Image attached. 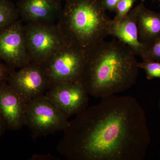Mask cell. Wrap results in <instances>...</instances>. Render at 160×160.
<instances>
[{
    "mask_svg": "<svg viewBox=\"0 0 160 160\" xmlns=\"http://www.w3.org/2000/svg\"><path fill=\"white\" fill-rule=\"evenodd\" d=\"M135 56L116 40L104 41L86 52L82 82L89 94L102 98L132 87L139 69Z\"/></svg>",
    "mask_w": 160,
    "mask_h": 160,
    "instance_id": "obj_2",
    "label": "cell"
},
{
    "mask_svg": "<svg viewBox=\"0 0 160 160\" xmlns=\"http://www.w3.org/2000/svg\"><path fill=\"white\" fill-rule=\"evenodd\" d=\"M23 22L19 18L0 31V61L14 69L30 62Z\"/></svg>",
    "mask_w": 160,
    "mask_h": 160,
    "instance_id": "obj_7",
    "label": "cell"
},
{
    "mask_svg": "<svg viewBox=\"0 0 160 160\" xmlns=\"http://www.w3.org/2000/svg\"><path fill=\"white\" fill-rule=\"evenodd\" d=\"M24 29L30 62L43 65L66 42L57 23H26Z\"/></svg>",
    "mask_w": 160,
    "mask_h": 160,
    "instance_id": "obj_6",
    "label": "cell"
},
{
    "mask_svg": "<svg viewBox=\"0 0 160 160\" xmlns=\"http://www.w3.org/2000/svg\"><path fill=\"white\" fill-rule=\"evenodd\" d=\"M63 132L58 151L69 160H143L151 141L145 111L129 96L102 98Z\"/></svg>",
    "mask_w": 160,
    "mask_h": 160,
    "instance_id": "obj_1",
    "label": "cell"
},
{
    "mask_svg": "<svg viewBox=\"0 0 160 160\" xmlns=\"http://www.w3.org/2000/svg\"><path fill=\"white\" fill-rule=\"evenodd\" d=\"M120 0H102V4L105 9L109 11H115L116 7Z\"/></svg>",
    "mask_w": 160,
    "mask_h": 160,
    "instance_id": "obj_19",
    "label": "cell"
},
{
    "mask_svg": "<svg viewBox=\"0 0 160 160\" xmlns=\"http://www.w3.org/2000/svg\"><path fill=\"white\" fill-rule=\"evenodd\" d=\"M19 19L16 5L10 0H0V31Z\"/></svg>",
    "mask_w": 160,
    "mask_h": 160,
    "instance_id": "obj_14",
    "label": "cell"
},
{
    "mask_svg": "<svg viewBox=\"0 0 160 160\" xmlns=\"http://www.w3.org/2000/svg\"><path fill=\"white\" fill-rule=\"evenodd\" d=\"M138 10L137 6L118 23L114 22L112 20L110 35L129 46L135 55L141 57L146 50L147 44L141 42L139 39Z\"/></svg>",
    "mask_w": 160,
    "mask_h": 160,
    "instance_id": "obj_12",
    "label": "cell"
},
{
    "mask_svg": "<svg viewBox=\"0 0 160 160\" xmlns=\"http://www.w3.org/2000/svg\"><path fill=\"white\" fill-rule=\"evenodd\" d=\"M147 44L146 50L142 55L143 61L160 62V35Z\"/></svg>",
    "mask_w": 160,
    "mask_h": 160,
    "instance_id": "obj_15",
    "label": "cell"
},
{
    "mask_svg": "<svg viewBox=\"0 0 160 160\" xmlns=\"http://www.w3.org/2000/svg\"><path fill=\"white\" fill-rule=\"evenodd\" d=\"M57 23L66 42L86 53L110 35L112 20L102 0H68Z\"/></svg>",
    "mask_w": 160,
    "mask_h": 160,
    "instance_id": "obj_3",
    "label": "cell"
},
{
    "mask_svg": "<svg viewBox=\"0 0 160 160\" xmlns=\"http://www.w3.org/2000/svg\"><path fill=\"white\" fill-rule=\"evenodd\" d=\"M54 156L50 154H36L32 156L29 160H58V159Z\"/></svg>",
    "mask_w": 160,
    "mask_h": 160,
    "instance_id": "obj_20",
    "label": "cell"
},
{
    "mask_svg": "<svg viewBox=\"0 0 160 160\" xmlns=\"http://www.w3.org/2000/svg\"></svg>",
    "mask_w": 160,
    "mask_h": 160,
    "instance_id": "obj_25",
    "label": "cell"
},
{
    "mask_svg": "<svg viewBox=\"0 0 160 160\" xmlns=\"http://www.w3.org/2000/svg\"><path fill=\"white\" fill-rule=\"evenodd\" d=\"M137 0H120L116 7V13L113 22L118 23L129 13Z\"/></svg>",
    "mask_w": 160,
    "mask_h": 160,
    "instance_id": "obj_17",
    "label": "cell"
},
{
    "mask_svg": "<svg viewBox=\"0 0 160 160\" xmlns=\"http://www.w3.org/2000/svg\"><path fill=\"white\" fill-rule=\"evenodd\" d=\"M86 56L85 51L66 41L42 65L49 88L66 82L82 83Z\"/></svg>",
    "mask_w": 160,
    "mask_h": 160,
    "instance_id": "obj_4",
    "label": "cell"
},
{
    "mask_svg": "<svg viewBox=\"0 0 160 160\" xmlns=\"http://www.w3.org/2000/svg\"><path fill=\"white\" fill-rule=\"evenodd\" d=\"M159 108V109L160 110V98L159 101V104H158Z\"/></svg>",
    "mask_w": 160,
    "mask_h": 160,
    "instance_id": "obj_22",
    "label": "cell"
},
{
    "mask_svg": "<svg viewBox=\"0 0 160 160\" xmlns=\"http://www.w3.org/2000/svg\"><path fill=\"white\" fill-rule=\"evenodd\" d=\"M138 6L139 38L141 42L149 43L160 35V13L147 9L142 3Z\"/></svg>",
    "mask_w": 160,
    "mask_h": 160,
    "instance_id": "obj_13",
    "label": "cell"
},
{
    "mask_svg": "<svg viewBox=\"0 0 160 160\" xmlns=\"http://www.w3.org/2000/svg\"><path fill=\"white\" fill-rule=\"evenodd\" d=\"M6 82L27 102L43 95L49 88L42 65L33 62L29 63L18 71L14 70Z\"/></svg>",
    "mask_w": 160,
    "mask_h": 160,
    "instance_id": "obj_8",
    "label": "cell"
},
{
    "mask_svg": "<svg viewBox=\"0 0 160 160\" xmlns=\"http://www.w3.org/2000/svg\"><path fill=\"white\" fill-rule=\"evenodd\" d=\"M15 70V69L11 68L6 63L0 61V83L3 81H6L10 73Z\"/></svg>",
    "mask_w": 160,
    "mask_h": 160,
    "instance_id": "obj_18",
    "label": "cell"
},
{
    "mask_svg": "<svg viewBox=\"0 0 160 160\" xmlns=\"http://www.w3.org/2000/svg\"><path fill=\"white\" fill-rule=\"evenodd\" d=\"M6 129H7V128H6V124L0 114V138L5 133Z\"/></svg>",
    "mask_w": 160,
    "mask_h": 160,
    "instance_id": "obj_21",
    "label": "cell"
},
{
    "mask_svg": "<svg viewBox=\"0 0 160 160\" xmlns=\"http://www.w3.org/2000/svg\"><path fill=\"white\" fill-rule=\"evenodd\" d=\"M61 1H65V2H66V1H68V0H61Z\"/></svg>",
    "mask_w": 160,
    "mask_h": 160,
    "instance_id": "obj_23",
    "label": "cell"
},
{
    "mask_svg": "<svg viewBox=\"0 0 160 160\" xmlns=\"http://www.w3.org/2000/svg\"><path fill=\"white\" fill-rule=\"evenodd\" d=\"M61 0H19L16 6L23 22L55 24L62 13Z\"/></svg>",
    "mask_w": 160,
    "mask_h": 160,
    "instance_id": "obj_10",
    "label": "cell"
},
{
    "mask_svg": "<svg viewBox=\"0 0 160 160\" xmlns=\"http://www.w3.org/2000/svg\"><path fill=\"white\" fill-rule=\"evenodd\" d=\"M88 95L83 83L66 82L52 86L45 95L69 118L87 108L89 101Z\"/></svg>",
    "mask_w": 160,
    "mask_h": 160,
    "instance_id": "obj_9",
    "label": "cell"
},
{
    "mask_svg": "<svg viewBox=\"0 0 160 160\" xmlns=\"http://www.w3.org/2000/svg\"><path fill=\"white\" fill-rule=\"evenodd\" d=\"M141 1H142V2H144V1H145V0H141Z\"/></svg>",
    "mask_w": 160,
    "mask_h": 160,
    "instance_id": "obj_24",
    "label": "cell"
},
{
    "mask_svg": "<svg viewBox=\"0 0 160 160\" xmlns=\"http://www.w3.org/2000/svg\"><path fill=\"white\" fill-rule=\"evenodd\" d=\"M68 118L44 94L27 102L25 126L36 139L64 131L69 125Z\"/></svg>",
    "mask_w": 160,
    "mask_h": 160,
    "instance_id": "obj_5",
    "label": "cell"
},
{
    "mask_svg": "<svg viewBox=\"0 0 160 160\" xmlns=\"http://www.w3.org/2000/svg\"><path fill=\"white\" fill-rule=\"evenodd\" d=\"M27 104L6 81L0 83V114L7 129L16 131L25 126Z\"/></svg>",
    "mask_w": 160,
    "mask_h": 160,
    "instance_id": "obj_11",
    "label": "cell"
},
{
    "mask_svg": "<svg viewBox=\"0 0 160 160\" xmlns=\"http://www.w3.org/2000/svg\"><path fill=\"white\" fill-rule=\"evenodd\" d=\"M138 66L145 70L148 80L160 78V62L143 61L142 62H138Z\"/></svg>",
    "mask_w": 160,
    "mask_h": 160,
    "instance_id": "obj_16",
    "label": "cell"
}]
</instances>
